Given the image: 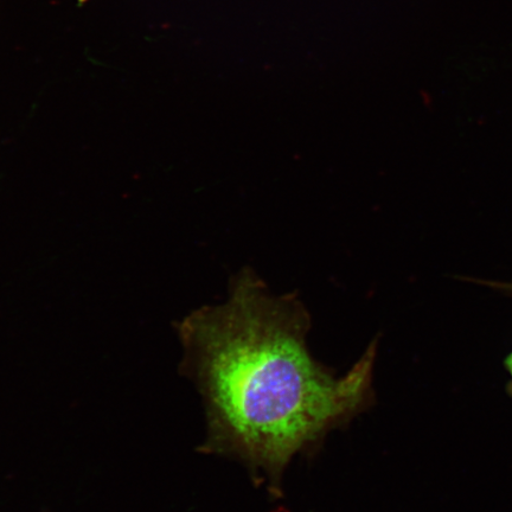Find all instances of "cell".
Returning <instances> with one entry per match:
<instances>
[{
	"label": "cell",
	"mask_w": 512,
	"mask_h": 512,
	"mask_svg": "<svg viewBox=\"0 0 512 512\" xmlns=\"http://www.w3.org/2000/svg\"><path fill=\"white\" fill-rule=\"evenodd\" d=\"M310 330L297 294H273L251 268L230 281L226 302L179 324L181 369L206 408L200 452L235 460L273 499L284 498L294 459L315 454L376 401L379 341L338 376L312 356Z\"/></svg>",
	"instance_id": "1"
},
{
	"label": "cell",
	"mask_w": 512,
	"mask_h": 512,
	"mask_svg": "<svg viewBox=\"0 0 512 512\" xmlns=\"http://www.w3.org/2000/svg\"><path fill=\"white\" fill-rule=\"evenodd\" d=\"M477 281L480 284L495 288V290L501 291L512 297V283H498V281Z\"/></svg>",
	"instance_id": "2"
},
{
	"label": "cell",
	"mask_w": 512,
	"mask_h": 512,
	"mask_svg": "<svg viewBox=\"0 0 512 512\" xmlns=\"http://www.w3.org/2000/svg\"><path fill=\"white\" fill-rule=\"evenodd\" d=\"M504 367L505 369H507L508 371V374L510 376V381L508 383V393L510 394L511 398H512V351H510V354L505 357V361H504Z\"/></svg>",
	"instance_id": "3"
}]
</instances>
